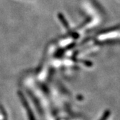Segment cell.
I'll return each mask as SVG.
<instances>
[{
	"mask_svg": "<svg viewBox=\"0 0 120 120\" xmlns=\"http://www.w3.org/2000/svg\"><path fill=\"white\" fill-rule=\"evenodd\" d=\"M17 94H18L19 98L20 99V101L22 102V105H23V107L26 109V113H27V115L29 120H35V117L34 115V113L32 112V110H31V109L27 99L25 98V96L23 95V94H22V92H21V91H18Z\"/></svg>",
	"mask_w": 120,
	"mask_h": 120,
	"instance_id": "cell-1",
	"label": "cell"
},
{
	"mask_svg": "<svg viewBox=\"0 0 120 120\" xmlns=\"http://www.w3.org/2000/svg\"><path fill=\"white\" fill-rule=\"evenodd\" d=\"M58 17H59V19H60L61 22L63 23V25L65 26V27L68 28L69 25L68 23V22H67V21H66V19H65L64 16L61 13H59V14H58Z\"/></svg>",
	"mask_w": 120,
	"mask_h": 120,
	"instance_id": "cell-2",
	"label": "cell"
}]
</instances>
